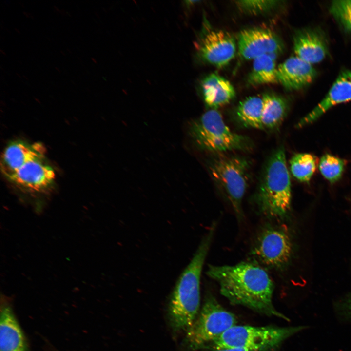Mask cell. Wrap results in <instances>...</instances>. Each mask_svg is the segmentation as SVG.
Masks as SVG:
<instances>
[{"instance_id": "1", "label": "cell", "mask_w": 351, "mask_h": 351, "mask_svg": "<svg viewBox=\"0 0 351 351\" xmlns=\"http://www.w3.org/2000/svg\"><path fill=\"white\" fill-rule=\"evenodd\" d=\"M206 273L218 283L221 294L231 303L288 320L273 306V284L261 267L245 262L233 266L210 265Z\"/></svg>"}, {"instance_id": "2", "label": "cell", "mask_w": 351, "mask_h": 351, "mask_svg": "<svg viewBox=\"0 0 351 351\" xmlns=\"http://www.w3.org/2000/svg\"><path fill=\"white\" fill-rule=\"evenodd\" d=\"M215 228L216 223H213L191 260L180 275L172 292L168 317L170 326L175 332H186L198 314L201 274Z\"/></svg>"}, {"instance_id": "3", "label": "cell", "mask_w": 351, "mask_h": 351, "mask_svg": "<svg viewBox=\"0 0 351 351\" xmlns=\"http://www.w3.org/2000/svg\"><path fill=\"white\" fill-rule=\"evenodd\" d=\"M261 212L273 218L284 216L290 209L291 187L284 149L271 155L264 168L256 195Z\"/></svg>"}, {"instance_id": "4", "label": "cell", "mask_w": 351, "mask_h": 351, "mask_svg": "<svg viewBox=\"0 0 351 351\" xmlns=\"http://www.w3.org/2000/svg\"><path fill=\"white\" fill-rule=\"evenodd\" d=\"M190 133L199 148L214 153L246 151L252 146L248 137L234 132L229 128L216 109L206 111L194 121Z\"/></svg>"}, {"instance_id": "5", "label": "cell", "mask_w": 351, "mask_h": 351, "mask_svg": "<svg viewBox=\"0 0 351 351\" xmlns=\"http://www.w3.org/2000/svg\"><path fill=\"white\" fill-rule=\"evenodd\" d=\"M305 328L304 326L275 327L236 325L209 347L215 350L242 348L249 351H267L278 347L286 339Z\"/></svg>"}, {"instance_id": "6", "label": "cell", "mask_w": 351, "mask_h": 351, "mask_svg": "<svg viewBox=\"0 0 351 351\" xmlns=\"http://www.w3.org/2000/svg\"><path fill=\"white\" fill-rule=\"evenodd\" d=\"M250 165L245 158L220 154L208 164L212 177L226 195L239 219L243 216L241 203L248 187Z\"/></svg>"}, {"instance_id": "7", "label": "cell", "mask_w": 351, "mask_h": 351, "mask_svg": "<svg viewBox=\"0 0 351 351\" xmlns=\"http://www.w3.org/2000/svg\"><path fill=\"white\" fill-rule=\"evenodd\" d=\"M236 323L233 313L225 310L214 296H208L194 323L186 331L183 345L193 350L208 347Z\"/></svg>"}, {"instance_id": "8", "label": "cell", "mask_w": 351, "mask_h": 351, "mask_svg": "<svg viewBox=\"0 0 351 351\" xmlns=\"http://www.w3.org/2000/svg\"><path fill=\"white\" fill-rule=\"evenodd\" d=\"M291 252V242L286 232L279 227L270 226L258 235L252 254L262 264L280 269L289 261Z\"/></svg>"}, {"instance_id": "9", "label": "cell", "mask_w": 351, "mask_h": 351, "mask_svg": "<svg viewBox=\"0 0 351 351\" xmlns=\"http://www.w3.org/2000/svg\"><path fill=\"white\" fill-rule=\"evenodd\" d=\"M196 53L203 62L217 67L228 64L234 57L236 46L233 37L222 30H210L196 43Z\"/></svg>"}, {"instance_id": "10", "label": "cell", "mask_w": 351, "mask_h": 351, "mask_svg": "<svg viewBox=\"0 0 351 351\" xmlns=\"http://www.w3.org/2000/svg\"><path fill=\"white\" fill-rule=\"evenodd\" d=\"M283 48L281 39L270 29H246L241 31L238 36V53L245 60H254L265 55L278 54Z\"/></svg>"}, {"instance_id": "11", "label": "cell", "mask_w": 351, "mask_h": 351, "mask_svg": "<svg viewBox=\"0 0 351 351\" xmlns=\"http://www.w3.org/2000/svg\"><path fill=\"white\" fill-rule=\"evenodd\" d=\"M45 152V148L39 142H12L7 145L1 155V171L9 180L19 169L28 162L44 160Z\"/></svg>"}, {"instance_id": "12", "label": "cell", "mask_w": 351, "mask_h": 351, "mask_svg": "<svg viewBox=\"0 0 351 351\" xmlns=\"http://www.w3.org/2000/svg\"><path fill=\"white\" fill-rule=\"evenodd\" d=\"M56 177L55 171L43 160L31 161L24 165L9 179L28 191L39 192L50 187Z\"/></svg>"}, {"instance_id": "13", "label": "cell", "mask_w": 351, "mask_h": 351, "mask_svg": "<svg viewBox=\"0 0 351 351\" xmlns=\"http://www.w3.org/2000/svg\"><path fill=\"white\" fill-rule=\"evenodd\" d=\"M351 100V70L342 71L321 102L297 123L298 127L311 124L329 109Z\"/></svg>"}, {"instance_id": "14", "label": "cell", "mask_w": 351, "mask_h": 351, "mask_svg": "<svg viewBox=\"0 0 351 351\" xmlns=\"http://www.w3.org/2000/svg\"><path fill=\"white\" fill-rule=\"evenodd\" d=\"M293 50L297 57L312 65L325 58L328 52V42L320 30L303 29L293 37Z\"/></svg>"}, {"instance_id": "15", "label": "cell", "mask_w": 351, "mask_h": 351, "mask_svg": "<svg viewBox=\"0 0 351 351\" xmlns=\"http://www.w3.org/2000/svg\"><path fill=\"white\" fill-rule=\"evenodd\" d=\"M278 83L289 91L300 89L315 78L316 71L312 65L299 57L292 56L277 68Z\"/></svg>"}, {"instance_id": "16", "label": "cell", "mask_w": 351, "mask_h": 351, "mask_svg": "<svg viewBox=\"0 0 351 351\" xmlns=\"http://www.w3.org/2000/svg\"><path fill=\"white\" fill-rule=\"evenodd\" d=\"M0 351H27L26 340L12 309L3 306L0 315Z\"/></svg>"}, {"instance_id": "17", "label": "cell", "mask_w": 351, "mask_h": 351, "mask_svg": "<svg viewBox=\"0 0 351 351\" xmlns=\"http://www.w3.org/2000/svg\"><path fill=\"white\" fill-rule=\"evenodd\" d=\"M201 87L205 103L213 109L228 104L235 95L230 81L215 73L205 77L201 81Z\"/></svg>"}, {"instance_id": "18", "label": "cell", "mask_w": 351, "mask_h": 351, "mask_svg": "<svg viewBox=\"0 0 351 351\" xmlns=\"http://www.w3.org/2000/svg\"><path fill=\"white\" fill-rule=\"evenodd\" d=\"M262 98V123L264 129H275L281 125L287 113L288 101L281 96L273 93H266Z\"/></svg>"}, {"instance_id": "19", "label": "cell", "mask_w": 351, "mask_h": 351, "mask_svg": "<svg viewBox=\"0 0 351 351\" xmlns=\"http://www.w3.org/2000/svg\"><path fill=\"white\" fill-rule=\"evenodd\" d=\"M252 70L248 77V83L254 86L278 83L275 59L265 55L253 60Z\"/></svg>"}, {"instance_id": "20", "label": "cell", "mask_w": 351, "mask_h": 351, "mask_svg": "<svg viewBox=\"0 0 351 351\" xmlns=\"http://www.w3.org/2000/svg\"><path fill=\"white\" fill-rule=\"evenodd\" d=\"M262 107V98L248 97L239 103L236 109L237 119L245 127L263 130Z\"/></svg>"}, {"instance_id": "21", "label": "cell", "mask_w": 351, "mask_h": 351, "mask_svg": "<svg viewBox=\"0 0 351 351\" xmlns=\"http://www.w3.org/2000/svg\"><path fill=\"white\" fill-rule=\"evenodd\" d=\"M290 170L293 176L301 182H308L314 173L317 159L308 153H299L293 156L290 161Z\"/></svg>"}, {"instance_id": "22", "label": "cell", "mask_w": 351, "mask_h": 351, "mask_svg": "<svg viewBox=\"0 0 351 351\" xmlns=\"http://www.w3.org/2000/svg\"><path fill=\"white\" fill-rule=\"evenodd\" d=\"M345 165L346 161L344 159L327 154L321 158L319 169L327 180L333 183L342 176Z\"/></svg>"}, {"instance_id": "23", "label": "cell", "mask_w": 351, "mask_h": 351, "mask_svg": "<svg viewBox=\"0 0 351 351\" xmlns=\"http://www.w3.org/2000/svg\"><path fill=\"white\" fill-rule=\"evenodd\" d=\"M329 11L344 30L351 34V0L332 1Z\"/></svg>"}, {"instance_id": "24", "label": "cell", "mask_w": 351, "mask_h": 351, "mask_svg": "<svg viewBox=\"0 0 351 351\" xmlns=\"http://www.w3.org/2000/svg\"><path fill=\"white\" fill-rule=\"evenodd\" d=\"M278 0H238L235 4L242 11L249 14H259L271 11L276 8Z\"/></svg>"}, {"instance_id": "25", "label": "cell", "mask_w": 351, "mask_h": 351, "mask_svg": "<svg viewBox=\"0 0 351 351\" xmlns=\"http://www.w3.org/2000/svg\"><path fill=\"white\" fill-rule=\"evenodd\" d=\"M344 310L347 312L348 315L351 318V293L344 303Z\"/></svg>"}, {"instance_id": "26", "label": "cell", "mask_w": 351, "mask_h": 351, "mask_svg": "<svg viewBox=\"0 0 351 351\" xmlns=\"http://www.w3.org/2000/svg\"><path fill=\"white\" fill-rule=\"evenodd\" d=\"M215 351H249L248 350L242 349V348H231V349H224L215 350Z\"/></svg>"}, {"instance_id": "27", "label": "cell", "mask_w": 351, "mask_h": 351, "mask_svg": "<svg viewBox=\"0 0 351 351\" xmlns=\"http://www.w3.org/2000/svg\"><path fill=\"white\" fill-rule=\"evenodd\" d=\"M23 14L24 15V16H25V17H27V18H31L32 19H34V17H33V16H32V15L30 13H29V12L24 11V12H23Z\"/></svg>"}, {"instance_id": "28", "label": "cell", "mask_w": 351, "mask_h": 351, "mask_svg": "<svg viewBox=\"0 0 351 351\" xmlns=\"http://www.w3.org/2000/svg\"><path fill=\"white\" fill-rule=\"evenodd\" d=\"M0 52L2 55H6V53L2 49H0Z\"/></svg>"}, {"instance_id": "29", "label": "cell", "mask_w": 351, "mask_h": 351, "mask_svg": "<svg viewBox=\"0 0 351 351\" xmlns=\"http://www.w3.org/2000/svg\"><path fill=\"white\" fill-rule=\"evenodd\" d=\"M15 31H16L17 33H19V34L20 33V31L19 29H18L17 28H15Z\"/></svg>"}, {"instance_id": "30", "label": "cell", "mask_w": 351, "mask_h": 351, "mask_svg": "<svg viewBox=\"0 0 351 351\" xmlns=\"http://www.w3.org/2000/svg\"><path fill=\"white\" fill-rule=\"evenodd\" d=\"M55 68V69H56L58 72H60V71L59 68H58L57 67H56Z\"/></svg>"}, {"instance_id": "31", "label": "cell", "mask_w": 351, "mask_h": 351, "mask_svg": "<svg viewBox=\"0 0 351 351\" xmlns=\"http://www.w3.org/2000/svg\"><path fill=\"white\" fill-rule=\"evenodd\" d=\"M60 53H61V54H63V56H65V53L63 51H61Z\"/></svg>"}, {"instance_id": "32", "label": "cell", "mask_w": 351, "mask_h": 351, "mask_svg": "<svg viewBox=\"0 0 351 351\" xmlns=\"http://www.w3.org/2000/svg\"><path fill=\"white\" fill-rule=\"evenodd\" d=\"M91 59H92V60L95 63H96V61H95V60L94 59V58H92Z\"/></svg>"}, {"instance_id": "33", "label": "cell", "mask_w": 351, "mask_h": 351, "mask_svg": "<svg viewBox=\"0 0 351 351\" xmlns=\"http://www.w3.org/2000/svg\"><path fill=\"white\" fill-rule=\"evenodd\" d=\"M16 75H17V76H18L19 77H20V78L21 77L20 76L18 73H16Z\"/></svg>"}, {"instance_id": "34", "label": "cell", "mask_w": 351, "mask_h": 351, "mask_svg": "<svg viewBox=\"0 0 351 351\" xmlns=\"http://www.w3.org/2000/svg\"><path fill=\"white\" fill-rule=\"evenodd\" d=\"M23 77H24L25 79H28L25 76H23Z\"/></svg>"}]
</instances>
